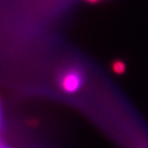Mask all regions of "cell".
<instances>
[{"label":"cell","mask_w":148,"mask_h":148,"mask_svg":"<svg viewBox=\"0 0 148 148\" xmlns=\"http://www.w3.org/2000/svg\"><path fill=\"white\" fill-rule=\"evenodd\" d=\"M55 81L62 92L76 94L86 84L85 70L77 64H66L58 70Z\"/></svg>","instance_id":"1"},{"label":"cell","mask_w":148,"mask_h":148,"mask_svg":"<svg viewBox=\"0 0 148 148\" xmlns=\"http://www.w3.org/2000/svg\"><path fill=\"white\" fill-rule=\"evenodd\" d=\"M88 1H90V2H91V3H94V2H98V1H100V0H88Z\"/></svg>","instance_id":"2"}]
</instances>
